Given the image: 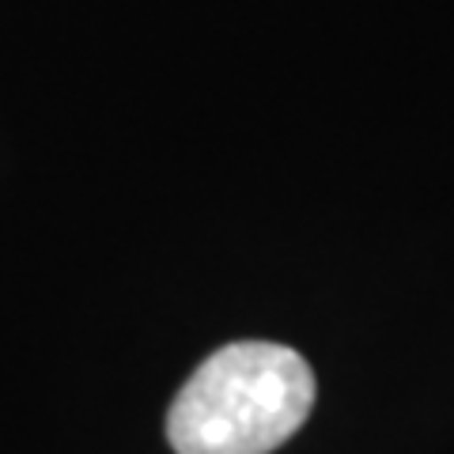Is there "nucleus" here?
Masks as SVG:
<instances>
[{"mask_svg":"<svg viewBox=\"0 0 454 454\" xmlns=\"http://www.w3.org/2000/svg\"><path fill=\"white\" fill-rule=\"evenodd\" d=\"M318 382L277 340H231L190 375L167 413L175 454H273L307 424Z\"/></svg>","mask_w":454,"mask_h":454,"instance_id":"nucleus-1","label":"nucleus"}]
</instances>
